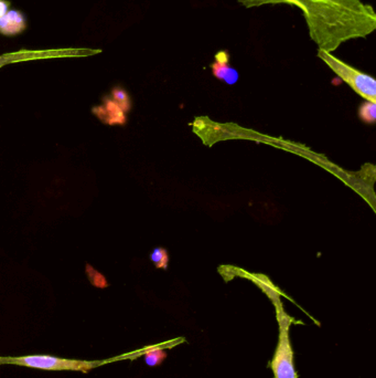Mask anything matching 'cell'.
<instances>
[{
	"label": "cell",
	"mask_w": 376,
	"mask_h": 378,
	"mask_svg": "<svg viewBox=\"0 0 376 378\" xmlns=\"http://www.w3.org/2000/svg\"><path fill=\"white\" fill-rule=\"evenodd\" d=\"M245 8L264 5L294 6L305 17L318 50L331 51L345 41L364 38L375 30L376 15L361 0H237Z\"/></svg>",
	"instance_id": "1"
},
{
	"label": "cell",
	"mask_w": 376,
	"mask_h": 378,
	"mask_svg": "<svg viewBox=\"0 0 376 378\" xmlns=\"http://www.w3.org/2000/svg\"><path fill=\"white\" fill-rule=\"evenodd\" d=\"M267 296L275 305L276 319L279 322V343L270 361L269 368L273 370L275 378H298L294 364V349L290 341V328L295 320L283 310L279 290L273 291Z\"/></svg>",
	"instance_id": "2"
},
{
	"label": "cell",
	"mask_w": 376,
	"mask_h": 378,
	"mask_svg": "<svg viewBox=\"0 0 376 378\" xmlns=\"http://www.w3.org/2000/svg\"><path fill=\"white\" fill-rule=\"evenodd\" d=\"M318 56L341 80L349 84L357 93L363 96L366 101L375 102L376 82L371 75L361 73L355 68L341 61L328 51L318 50Z\"/></svg>",
	"instance_id": "3"
},
{
	"label": "cell",
	"mask_w": 376,
	"mask_h": 378,
	"mask_svg": "<svg viewBox=\"0 0 376 378\" xmlns=\"http://www.w3.org/2000/svg\"><path fill=\"white\" fill-rule=\"evenodd\" d=\"M109 361H75L64 360L58 357L51 356H24V357H6L0 358V364H16L29 368H40L47 370H79L83 373H88L91 370L98 368L101 365L107 364Z\"/></svg>",
	"instance_id": "4"
},
{
	"label": "cell",
	"mask_w": 376,
	"mask_h": 378,
	"mask_svg": "<svg viewBox=\"0 0 376 378\" xmlns=\"http://www.w3.org/2000/svg\"><path fill=\"white\" fill-rule=\"evenodd\" d=\"M211 69L217 80L223 81L228 86H233L239 81V71L230 66V54L228 51L221 50L215 54L214 62L211 64Z\"/></svg>",
	"instance_id": "5"
},
{
	"label": "cell",
	"mask_w": 376,
	"mask_h": 378,
	"mask_svg": "<svg viewBox=\"0 0 376 378\" xmlns=\"http://www.w3.org/2000/svg\"><path fill=\"white\" fill-rule=\"evenodd\" d=\"M26 28L24 15L17 10H10L0 18V32L5 36L18 35Z\"/></svg>",
	"instance_id": "6"
},
{
	"label": "cell",
	"mask_w": 376,
	"mask_h": 378,
	"mask_svg": "<svg viewBox=\"0 0 376 378\" xmlns=\"http://www.w3.org/2000/svg\"><path fill=\"white\" fill-rule=\"evenodd\" d=\"M94 113L109 124H124L126 122L125 113L113 100H107L103 107H95Z\"/></svg>",
	"instance_id": "7"
},
{
	"label": "cell",
	"mask_w": 376,
	"mask_h": 378,
	"mask_svg": "<svg viewBox=\"0 0 376 378\" xmlns=\"http://www.w3.org/2000/svg\"><path fill=\"white\" fill-rule=\"evenodd\" d=\"M111 96H113V101L123 109V112L127 113L130 111L132 107V101L124 89L120 88V86L113 89Z\"/></svg>",
	"instance_id": "8"
},
{
	"label": "cell",
	"mask_w": 376,
	"mask_h": 378,
	"mask_svg": "<svg viewBox=\"0 0 376 378\" xmlns=\"http://www.w3.org/2000/svg\"><path fill=\"white\" fill-rule=\"evenodd\" d=\"M359 116L366 124H373L376 120V104L375 102L366 101L361 104L359 109Z\"/></svg>",
	"instance_id": "9"
},
{
	"label": "cell",
	"mask_w": 376,
	"mask_h": 378,
	"mask_svg": "<svg viewBox=\"0 0 376 378\" xmlns=\"http://www.w3.org/2000/svg\"><path fill=\"white\" fill-rule=\"evenodd\" d=\"M150 260L158 269H167L169 264V255L164 248H156L151 252Z\"/></svg>",
	"instance_id": "10"
},
{
	"label": "cell",
	"mask_w": 376,
	"mask_h": 378,
	"mask_svg": "<svg viewBox=\"0 0 376 378\" xmlns=\"http://www.w3.org/2000/svg\"><path fill=\"white\" fill-rule=\"evenodd\" d=\"M167 357V353L164 349H159V347H155L151 351H146L145 354V362L148 366L154 368V366H158L162 364L164 360H166Z\"/></svg>",
	"instance_id": "11"
},
{
	"label": "cell",
	"mask_w": 376,
	"mask_h": 378,
	"mask_svg": "<svg viewBox=\"0 0 376 378\" xmlns=\"http://www.w3.org/2000/svg\"><path fill=\"white\" fill-rule=\"evenodd\" d=\"M8 13V3H6L5 0H0V18L5 16Z\"/></svg>",
	"instance_id": "12"
}]
</instances>
